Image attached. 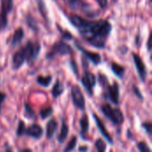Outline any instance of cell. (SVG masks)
Instances as JSON below:
<instances>
[{"mask_svg": "<svg viewBox=\"0 0 152 152\" xmlns=\"http://www.w3.org/2000/svg\"><path fill=\"white\" fill-rule=\"evenodd\" d=\"M110 68H111V71L113 72V74L116 77H118L120 79H122L124 77L125 72H126V69L124 66H122L117 62H112L110 65Z\"/></svg>", "mask_w": 152, "mask_h": 152, "instance_id": "obj_20", "label": "cell"}, {"mask_svg": "<svg viewBox=\"0 0 152 152\" xmlns=\"http://www.w3.org/2000/svg\"><path fill=\"white\" fill-rule=\"evenodd\" d=\"M112 26L106 20L88 21L87 25L80 31L85 40L91 45L102 49L105 47V40L110 34Z\"/></svg>", "mask_w": 152, "mask_h": 152, "instance_id": "obj_1", "label": "cell"}, {"mask_svg": "<svg viewBox=\"0 0 152 152\" xmlns=\"http://www.w3.org/2000/svg\"><path fill=\"white\" fill-rule=\"evenodd\" d=\"M26 125L24 123V121L22 120H19L18 122V126L16 128V136L18 137H22L25 135V131H26Z\"/></svg>", "mask_w": 152, "mask_h": 152, "instance_id": "obj_29", "label": "cell"}, {"mask_svg": "<svg viewBox=\"0 0 152 152\" xmlns=\"http://www.w3.org/2000/svg\"><path fill=\"white\" fill-rule=\"evenodd\" d=\"M133 59H134V62L137 70V73L139 75V77L141 79L142 82H146L147 77H148V71H147V68L145 63L143 62L142 59L140 57V55H138L135 53H133Z\"/></svg>", "mask_w": 152, "mask_h": 152, "instance_id": "obj_9", "label": "cell"}, {"mask_svg": "<svg viewBox=\"0 0 152 152\" xmlns=\"http://www.w3.org/2000/svg\"><path fill=\"white\" fill-rule=\"evenodd\" d=\"M57 128H58V122L54 118H51L47 122L45 127V135L48 140H52L53 138L57 131Z\"/></svg>", "mask_w": 152, "mask_h": 152, "instance_id": "obj_15", "label": "cell"}, {"mask_svg": "<svg viewBox=\"0 0 152 152\" xmlns=\"http://www.w3.org/2000/svg\"><path fill=\"white\" fill-rule=\"evenodd\" d=\"M77 145V137L72 136L70 138V140L69 141V142L67 143L66 147L64 148L63 152H71L72 151H74V149L76 148Z\"/></svg>", "mask_w": 152, "mask_h": 152, "instance_id": "obj_26", "label": "cell"}, {"mask_svg": "<svg viewBox=\"0 0 152 152\" xmlns=\"http://www.w3.org/2000/svg\"><path fill=\"white\" fill-rule=\"evenodd\" d=\"M94 148L96 149L97 152H106L107 145L102 138H98L94 142Z\"/></svg>", "mask_w": 152, "mask_h": 152, "instance_id": "obj_27", "label": "cell"}, {"mask_svg": "<svg viewBox=\"0 0 152 152\" xmlns=\"http://www.w3.org/2000/svg\"><path fill=\"white\" fill-rule=\"evenodd\" d=\"M80 1L81 0H68V3L72 8H77V6L80 4Z\"/></svg>", "mask_w": 152, "mask_h": 152, "instance_id": "obj_36", "label": "cell"}, {"mask_svg": "<svg viewBox=\"0 0 152 152\" xmlns=\"http://www.w3.org/2000/svg\"><path fill=\"white\" fill-rule=\"evenodd\" d=\"M69 21L78 29V30H81L83 29L88 23L89 20L78 16V15H76V14H72L70 16H69Z\"/></svg>", "mask_w": 152, "mask_h": 152, "instance_id": "obj_17", "label": "cell"}, {"mask_svg": "<svg viewBox=\"0 0 152 152\" xmlns=\"http://www.w3.org/2000/svg\"><path fill=\"white\" fill-rule=\"evenodd\" d=\"M20 152H33V151H32V150H30V149H28V148H26V149L21 150Z\"/></svg>", "mask_w": 152, "mask_h": 152, "instance_id": "obj_41", "label": "cell"}, {"mask_svg": "<svg viewBox=\"0 0 152 152\" xmlns=\"http://www.w3.org/2000/svg\"><path fill=\"white\" fill-rule=\"evenodd\" d=\"M23 53L25 61L28 63H32L37 61L41 52V45L38 41L28 40L27 44L20 48Z\"/></svg>", "mask_w": 152, "mask_h": 152, "instance_id": "obj_3", "label": "cell"}, {"mask_svg": "<svg viewBox=\"0 0 152 152\" xmlns=\"http://www.w3.org/2000/svg\"><path fill=\"white\" fill-rule=\"evenodd\" d=\"M37 9H38V12H40L41 16L44 18L45 21L49 23V17H48L46 5H45V4L44 3L43 0H37Z\"/></svg>", "mask_w": 152, "mask_h": 152, "instance_id": "obj_22", "label": "cell"}, {"mask_svg": "<svg viewBox=\"0 0 152 152\" xmlns=\"http://www.w3.org/2000/svg\"><path fill=\"white\" fill-rule=\"evenodd\" d=\"M6 152H13L10 146H6Z\"/></svg>", "mask_w": 152, "mask_h": 152, "instance_id": "obj_42", "label": "cell"}, {"mask_svg": "<svg viewBox=\"0 0 152 152\" xmlns=\"http://www.w3.org/2000/svg\"><path fill=\"white\" fill-rule=\"evenodd\" d=\"M58 29L61 31V37H62V38H63V39H65V40H67V41H68V40H72V39H73L72 35H71L69 31L61 29V27H59V28H58Z\"/></svg>", "mask_w": 152, "mask_h": 152, "instance_id": "obj_32", "label": "cell"}, {"mask_svg": "<svg viewBox=\"0 0 152 152\" xmlns=\"http://www.w3.org/2000/svg\"><path fill=\"white\" fill-rule=\"evenodd\" d=\"M23 108H24L23 115H24V117L26 118H28V119H33V118H35V116H36L35 110H33V108L31 107V105L29 103L24 102Z\"/></svg>", "mask_w": 152, "mask_h": 152, "instance_id": "obj_24", "label": "cell"}, {"mask_svg": "<svg viewBox=\"0 0 152 152\" xmlns=\"http://www.w3.org/2000/svg\"><path fill=\"white\" fill-rule=\"evenodd\" d=\"M53 109L52 107H46L40 110L39 116L42 120H45V119L48 118L49 117H51L53 115Z\"/></svg>", "mask_w": 152, "mask_h": 152, "instance_id": "obj_28", "label": "cell"}, {"mask_svg": "<svg viewBox=\"0 0 152 152\" xmlns=\"http://www.w3.org/2000/svg\"><path fill=\"white\" fill-rule=\"evenodd\" d=\"M98 81H99L101 86H102V88H105L109 85L108 77L104 74H102V73H99V75H98Z\"/></svg>", "mask_w": 152, "mask_h": 152, "instance_id": "obj_31", "label": "cell"}, {"mask_svg": "<svg viewBox=\"0 0 152 152\" xmlns=\"http://www.w3.org/2000/svg\"><path fill=\"white\" fill-rule=\"evenodd\" d=\"M25 61V58L23 56L22 52L20 51V49L17 52L14 53L12 59V68L13 70H18L19 69L21 68V66L24 64Z\"/></svg>", "mask_w": 152, "mask_h": 152, "instance_id": "obj_14", "label": "cell"}, {"mask_svg": "<svg viewBox=\"0 0 152 152\" xmlns=\"http://www.w3.org/2000/svg\"><path fill=\"white\" fill-rule=\"evenodd\" d=\"M0 32L3 31L8 24V13L12 12L13 7V0H0Z\"/></svg>", "mask_w": 152, "mask_h": 152, "instance_id": "obj_7", "label": "cell"}, {"mask_svg": "<svg viewBox=\"0 0 152 152\" xmlns=\"http://www.w3.org/2000/svg\"><path fill=\"white\" fill-rule=\"evenodd\" d=\"M25 20H26V23L27 25L28 26V28L30 29H32L34 32H37L39 30L38 28V25H37V20H35V18L30 15V14H27L26 17H25Z\"/></svg>", "mask_w": 152, "mask_h": 152, "instance_id": "obj_23", "label": "cell"}, {"mask_svg": "<svg viewBox=\"0 0 152 152\" xmlns=\"http://www.w3.org/2000/svg\"><path fill=\"white\" fill-rule=\"evenodd\" d=\"M83 87L85 88L86 92L90 95L92 96L94 94V88L96 85V77L94 73L88 71V70H86L85 73L83 74L82 77H81V80H80Z\"/></svg>", "mask_w": 152, "mask_h": 152, "instance_id": "obj_8", "label": "cell"}, {"mask_svg": "<svg viewBox=\"0 0 152 152\" xmlns=\"http://www.w3.org/2000/svg\"><path fill=\"white\" fill-rule=\"evenodd\" d=\"M136 147H137L139 152H151V149L150 148V146L148 145V143L145 142H143V141L137 142Z\"/></svg>", "mask_w": 152, "mask_h": 152, "instance_id": "obj_30", "label": "cell"}, {"mask_svg": "<svg viewBox=\"0 0 152 152\" xmlns=\"http://www.w3.org/2000/svg\"><path fill=\"white\" fill-rule=\"evenodd\" d=\"M24 37V31L21 28H19L17 29H15L12 37V42L11 45L12 47H16L18 45H20L21 43V41L23 40Z\"/></svg>", "mask_w": 152, "mask_h": 152, "instance_id": "obj_19", "label": "cell"}, {"mask_svg": "<svg viewBox=\"0 0 152 152\" xmlns=\"http://www.w3.org/2000/svg\"><path fill=\"white\" fill-rule=\"evenodd\" d=\"M147 50H148V52H151V36L149 37V38H148V41H147Z\"/></svg>", "mask_w": 152, "mask_h": 152, "instance_id": "obj_39", "label": "cell"}, {"mask_svg": "<svg viewBox=\"0 0 152 152\" xmlns=\"http://www.w3.org/2000/svg\"><path fill=\"white\" fill-rule=\"evenodd\" d=\"M73 53V49L72 47L63 42V41H58L56 42L51 48V50L47 53L45 58L48 60L53 59V57H55L56 55H67V54H70Z\"/></svg>", "mask_w": 152, "mask_h": 152, "instance_id": "obj_4", "label": "cell"}, {"mask_svg": "<svg viewBox=\"0 0 152 152\" xmlns=\"http://www.w3.org/2000/svg\"><path fill=\"white\" fill-rule=\"evenodd\" d=\"M6 99V94L0 92V114H1V109H2V104Z\"/></svg>", "mask_w": 152, "mask_h": 152, "instance_id": "obj_37", "label": "cell"}, {"mask_svg": "<svg viewBox=\"0 0 152 152\" xmlns=\"http://www.w3.org/2000/svg\"><path fill=\"white\" fill-rule=\"evenodd\" d=\"M76 47L83 53L84 57L87 61H90L94 65H99L102 62V57H101V55L98 53L88 51L86 48H84L82 45H80L78 43H76Z\"/></svg>", "mask_w": 152, "mask_h": 152, "instance_id": "obj_11", "label": "cell"}, {"mask_svg": "<svg viewBox=\"0 0 152 152\" xmlns=\"http://www.w3.org/2000/svg\"><path fill=\"white\" fill-rule=\"evenodd\" d=\"M70 94L73 105L81 111L86 110V98L83 94L81 88L77 85H73L70 89Z\"/></svg>", "mask_w": 152, "mask_h": 152, "instance_id": "obj_5", "label": "cell"}, {"mask_svg": "<svg viewBox=\"0 0 152 152\" xmlns=\"http://www.w3.org/2000/svg\"><path fill=\"white\" fill-rule=\"evenodd\" d=\"M79 126H80V136L84 141H86L88 131H89V126H90L89 118L86 114H84L79 119Z\"/></svg>", "mask_w": 152, "mask_h": 152, "instance_id": "obj_13", "label": "cell"}, {"mask_svg": "<svg viewBox=\"0 0 152 152\" xmlns=\"http://www.w3.org/2000/svg\"><path fill=\"white\" fill-rule=\"evenodd\" d=\"M69 126L67 124L65 118H62L61 130H60V133H59V134L57 136V142L59 143H63L67 140V138L69 136Z\"/></svg>", "mask_w": 152, "mask_h": 152, "instance_id": "obj_16", "label": "cell"}, {"mask_svg": "<svg viewBox=\"0 0 152 152\" xmlns=\"http://www.w3.org/2000/svg\"><path fill=\"white\" fill-rule=\"evenodd\" d=\"M69 63H70V66H71V69H72L74 74H75L76 76H77V74H78V69H77V65L76 61H75L74 60L71 59L70 61H69Z\"/></svg>", "mask_w": 152, "mask_h": 152, "instance_id": "obj_35", "label": "cell"}, {"mask_svg": "<svg viewBox=\"0 0 152 152\" xmlns=\"http://www.w3.org/2000/svg\"><path fill=\"white\" fill-rule=\"evenodd\" d=\"M25 135L31 137L35 140H39L44 135V129L40 125L34 123L28 126V127H26Z\"/></svg>", "mask_w": 152, "mask_h": 152, "instance_id": "obj_12", "label": "cell"}, {"mask_svg": "<svg viewBox=\"0 0 152 152\" xmlns=\"http://www.w3.org/2000/svg\"><path fill=\"white\" fill-rule=\"evenodd\" d=\"M87 151H88V147H86V146L79 148V151L80 152H87Z\"/></svg>", "mask_w": 152, "mask_h": 152, "instance_id": "obj_40", "label": "cell"}, {"mask_svg": "<svg viewBox=\"0 0 152 152\" xmlns=\"http://www.w3.org/2000/svg\"><path fill=\"white\" fill-rule=\"evenodd\" d=\"M82 8H83V11L86 12V14L90 17V18H94V17H97L99 15V13H96L97 12L95 10H94L91 5L87 4H82Z\"/></svg>", "mask_w": 152, "mask_h": 152, "instance_id": "obj_25", "label": "cell"}, {"mask_svg": "<svg viewBox=\"0 0 152 152\" xmlns=\"http://www.w3.org/2000/svg\"><path fill=\"white\" fill-rule=\"evenodd\" d=\"M63 93H64V86L60 81V79H57L56 82L54 83V85L53 86V88L51 90V94H52L53 99H57Z\"/></svg>", "mask_w": 152, "mask_h": 152, "instance_id": "obj_18", "label": "cell"}, {"mask_svg": "<svg viewBox=\"0 0 152 152\" xmlns=\"http://www.w3.org/2000/svg\"><path fill=\"white\" fill-rule=\"evenodd\" d=\"M96 2L98 3V4L102 7V8H106L108 5V0H96Z\"/></svg>", "mask_w": 152, "mask_h": 152, "instance_id": "obj_38", "label": "cell"}, {"mask_svg": "<svg viewBox=\"0 0 152 152\" xmlns=\"http://www.w3.org/2000/svg\"><path fill=\"white\" fill-rule=\"evenodd\" d=\"M133 92H134V94H135V96H136L141 102L143 101V96H142V94L141 90L139 89V87H137L136 86H133Z\"/></svg>", "mask_w": 152, "mask_h": 152, "instance_id": "obj_34", "label": "cell"}, {"mask_svg": "<svg viewBox=\"0 0 152 152\" xmlns=\"http://www.w3.org/2000/svg\"><path fill=\"white\" fill-rule=\"evenodd\" d=\"M104 92V98L111 102L114 105L119 104V98H120V89L119 85L117 82H114L112 85H108L105 88Z\"/></svg>", "mask_w": 152, "mask_h": 152, "instance_id": "obj_6", "label": "cell"}, {"mask_svg": "<svg viewBox=\"0 0 152 152\" xmlns=\"http://www.w3.org/2000/svg\"><path fill=\"white\" fill-rule=\"evenodd\" d=\"M37 83L42 86V87H49L50 85L52 84V81H53V77L51 75H48V76H38L37 77Z\"/></svg>", "mask_w": 152, "mask_h": 152, "instance_id": "obj_21", "label": "cell"}, {"mask_svg": "<svg viewBox=\"0 0 152 152\" xmlns=\"http://www.w3.org/2000/svg\"><path fill=\"white\" fill-rule=\"evenodd\" d=\"M101 111L113 125L120 126L124 121L125 117L122 110L118 108H113L110 103H104L101 106Z\"/></svg>", "mask_w": 152, "mask_h": 152, "instance_id": "obj_2", "label": "cell"}, {"mask_svg": "<svg viewBox=\"0 0 152 152\" xmlns=\"http://www.w3.org/2000/svg\"><path fill=\"white\" fill-rule=\"evenodd\" d=\"M142 127L145 130V132L147 133V134L149 136L151 135V131H152V125L151 122H144L142 124Z\"/></svg>", "mask_w": 152, "mask_h": 152, "instance_id": "obj_33", "label": "cell"}, {"mask_svg": "<svg viewBox=\"0 0 152 152\" xmlns=\"http://www.w3.org/2000/svg\"><path fill=\"white\" fill-rule=\"evenodd\" d=\"M92 115H93V118H94V120L95 121V124H96V126L100 132V134H102V138H104L110 144H113L114 143V141H113V138L112 136L110 134V133L108 132L104 123L102 122V120L98 117L97 114H95L94 111L92 112Z\"/></svg>", "mask_w": 152, "mask_h": 152, "instance_id": "obj_10", "label": "cell"}]
</instances>
